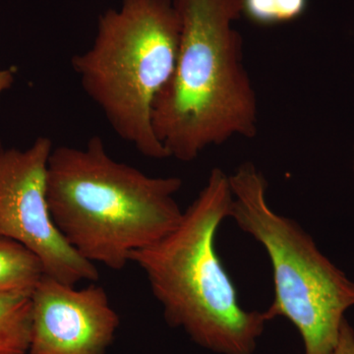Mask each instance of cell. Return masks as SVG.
I'll list each match as a JSON object with an SVG mask.
<instances>
[{"mask_svg": "<svg viewBox=\"0 0 354 354\" xmlns=\"http://www.w3.org/2000/svg\"><path fill=\"white\" fill-rule=\"evenodd\" d=\"M181 187L179 177L149 176L114 160L99 136L83 148L53 147L48 158L55 227L81 257L114 271L178 225L183 211L174 197Z\"/></svg>", "mask_w": 354, "mask_h": 354, "instance_id": "obj_1", "label": "cell"}, {"mask_svg": "<svg viewBox=\"0 0 354 354\" xmlns=\"http://www.w3.org/2000/svg\"><path fill=\"white\" fill-rule=\"evenodd\" d=\"M180 37L174 73L156 99L153 127L169 158L192 162L234 136L253 138L257 97L234 22L241 0H174Z\"/></svg>", "mask_w": 354, "mask_h": 354, "instance_id": "obj_2", "label": "cell"}, {"mask_svg": "<svg viewBox=\"0 0 354 354\" xmlns=\"http://www.w3.org/2000/svg\"><path fill=\"white\" fill-rule=\"evenodd\" d=\"M232 204L230 176L216 167L178 225L133 252L130 262L146 274L171 327L212 353L254 354L267 319L264 312L242 308L216 250V232Z\"/></svg>", "mask_w": 354, "mask_h": 354, "instance_id": "obj_3", "label": "cell"}, {"mask_svg": "<svg viewBox=\"0 0 354 354\" xmlns=\"http://www.w3.org/2000/svg\"><path fill=\"white\" fill-rule=\"evenodd\" d=\"M179 37L174 0H122L120 10L100 16L94 43L71 60L114 133L153 160L169 158L156 136L153 108L174 73Z\"/></svg>", "mask_w": 354, "mask_h": 354, "instance_id": "obj_4", "label": "cell"}, {"mask_svg": "<svg viewBox=\"0 0 354 354\" xmlns=\"http://www.w3.org/2000/svg\"><path fill=\"white\" fill-rule=\"evenodd\" d=\"M230 183V218L264 247L271 261L274 297L266 319H288L301 335L304 354H332L344 314L354 306V281L297 221L272 211L267 180L252 162L239 165Z\"/></svg>", "mask_w": 354, "mask_h": 354, "instance_id": "obj_5", "label": "cell"}, {"mask_svg": "<svg viewBox=\"0 0 354 354\" xmlns=\"http://www.w3.org/2000/svg\"><path fill=\"white\" fill-rule=\"evenodd\" d=\"M53 141L7 148L0 138V235L19 242L43 264L44 274L69 286L100 278L95 264L67 243L51 218L46 176Z\"/></svg>", "mask_w": 354, "mask_h": 354, "instance_id": "obj_6", "label": "cell"}, {"mask_svg": "<svg viewBox=\"0 0 354 354\" xmlns=\"http://www.w3.org/2000/svg\"><path fill=\"white\" fill-rule=\"evenodd\" d=\"M120 323L102 286L77 290L44 274L32 292L29 354H106Z\"/></svg>", "mask_w": 354, "mask_h": 354, "instance_id": "obj_7", "label": "cell"}, {"mask_svg": "<svg viewBox=\"0 0 354 354\" xmlns=\"http://www.w3.org/2000/svg\"><path fill=\"white\" fill-rule=\"evenodd\" d=\"M32 293L0 291V354H29Z\"/></svg>", "mask_w": 354, "mask_h": 354, "instance_id": "obj_8", "label": "cell"}, {"mask_svg": "<svg viewBox=\"0 0 354 354\" xmlns=\"http://www.w3.org/2000/svg\"><path fill=\"white\" fill-rule=\"evenodd\" d=\"M44 274L41 260L31 250L0 235V291L32 293Z\"/></svg>", "mask_w": 354, "mask_h": 354, "instance_id": "obj_9", "label": "cell"}, {"mask_svg": "<svg viewBox=\"0 0 354 354\" xmlns=\"http://www.w3.org/2000/svg\"><path fill=\"white\" fill-rule=\"evenodd\" d=\"M308 0H241V14L253 24L271 27L299 19Z\"/></svg>", "mask_w": 354, "mask_h": 354, "instance_id": "obj_10", "label": "cell"}, {"mask_svg": "<svg viewBox=\"0 0 354 354\" xmlns=\"http://www.w3.org/2000/svg\"><path fill=\"white\" fill-rule=\"evenodd\" d=\"M332 354H354V330L348 321H344L339 341Z\"/></svg>", "mask_w": 354, "mask_h": 354, "instance_id": "obj_11", "label": "cell"}, {"mask_svg": "<svg viewBox=\"0 0 354 354\" xmlns=\"http://www.w3.org/2000/svg\"><path fill=\"white\" fill-rule=\"evenodd\" d=\"M14 81H15V70L0 69V97L6 90L12 87Z\"/></svg>", "mask_w": 354, "mask_h": 354, "instance_id": "obj_12", "label": "cell"}, {"mask_svg": "<svg viewBox=\"0 0 354 354\" xmlns=\"http://www.w3.org/2000/svg\"><path fill=\"white\" fill-rule=\"evenodd\" d=\"M353 171H354V155H353Z\"/></svg>", "mask_w": 354, "mask_h": 354, "instance_id": "obj_13", "label": "cell"}]
</instances>
